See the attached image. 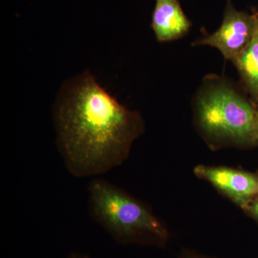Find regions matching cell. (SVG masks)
Instances as JSON below:
<instances>
[{"mask_svg":"<svg viewBox=\"0 0 258 258\" xmlns=\"http://www.w3.org/2000/svg\"><path fill=\"white\" fill-rule=\"evenodd\" d=\"M57 150L76 178H96L128 159L144 120L110 94L86 70L62 84L53 107Z\"/></svg>","mask_w":258,"mask_h":258,"instance_id":"cell-1","label":"cell"},{"mask_svg":"<svg viewBox=\"0 0 258 258\" xmlns=\"http://www.w3.org/2000/svg\"><path fill=\"white\" fill-rule=\"evenodd\" d=\"M88 214L112 238L123 244L163 247L169 240L165 225L145 203L101 178L88 185Z\"/></svg>","mask_w":258,"mask_h":258,"instance_id":"cell-2","label":"cell"},{"mask_svg":"<svg viewBox=\"0 0 258 258\" xmlns=\"http://www.w3.org/2000/svg\"><path fill=\"white\" fill-rule=\"evenodd\" d=\"M200 130L212 146H258L256 109L232 88L218 85L200 95L197 104Z\"/></svg>","mask_w":258,"mask_h":258,"instance_id":"cell-3","label":"cell"},{"mask_svg":"<svg viewBox=\"0 0 258 258\" xmlns=\"http://www.w3.org/2000/svg\"><path fill=\"white\" fill-rule=\"evenodd\" d=\"M194 174L208 181L242 210L258 197V172L228 166L198 165L194 169Z\"/></svg>","mask_w":258,"mask_h":258,"instance_id":"cell-4","label":"cell"},{"mask_svg":"<svg viewBox=\"0 0 258 258\" xmlns=\"http://www.w3.org/2000/svg\"><path fill=\"white\" fill-rule=\"evenodd\" d=\"M253 30L254 15L237 11L229 5L220 29L195 45L216 47L225 59L233 62L248 45Z\"/></svg>","mask_w":258,"mask_h":258,"instance_id":"cell-5","label":"cell"},{"mask_svg":"<svg viewBox=\"0 0 258 258\" xmlns=\"http://www.w3.org/2000/svg\"><path fill=\"white\" fill-rule=\"evenodd\" d=\"M152 27L158 41L168 42L186 34L190 22L177 0H156Z\"/></svg>","mask_w":258,"mask_h":258,"instance_id":"cell-6","label":"cell"},{"mask_svg":"<svg viewBox=\"0 0 258 258\" xmlns=\"http://www.w3.org/2000/svg\"><path fill=\"white\" fill-rule=\"evenodd\" d=\"M241 78L254 99L258 101V14L254 15V30L248 45L235 59Z\"/></svg>","mask_w":258,"mask_h":258,"instance_id":"cell-7","label":"cell"},{"mask_svg":"<svg viewBox=\"0 0 258 258\" xmlns=\"http://www.w3.org/2000/svg\"><path fill=\"white\" fill-rule=\"evenodd\" d=\"M243 211L258 222V197L252 200Z\"/></svg>","mask_w":258,"mask_h":258,"instance_id":"cell-8","label":"cell"},{"mask_svg":"<svg viewBox=\"0 0 258 258\" xmlns=\"http://www.w3.org/2000/svg\"><path fill=\"white\" fill-rule=\"evenodd\" d=\"M67 258H91L88 254L81 253V252H74L70 254Z\"/></svg>","mask_w":258,"mask_h":258,"instance_id":"cell-9","label":"cell"},{"mask_svg":"<svg viewBox=\"0 0 258 258\" xmlns=\"http://www.w3.org/2000/svg\"><path fill=\"white\" fill-rule=\"evenodd\" d=\"M183 258H207L203 257V256L198 255V254H187Z\"/></svg>","mask_w":258,"mask_h":258,"instance_id":"cell-10","label":"cell"},{"mask_svg":"<svg viewBox=\"0 0 258 258\" xmlns=\"http://www.w3.org/2000/svg\"><path fill=\"white\" fill-rule=\"evenodd\" d=\"M258 103V101H257ZM256 117H257V128H258V106L257 109H256Z\"/></svg>","mask_w":258,"mask_h":258,"instance_id":"cell-11","label":"cell"}]
</instances>
